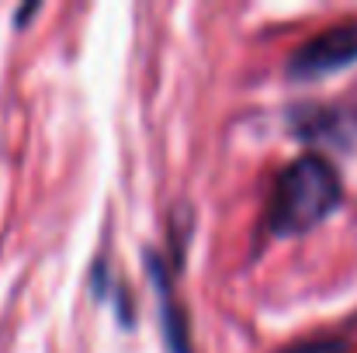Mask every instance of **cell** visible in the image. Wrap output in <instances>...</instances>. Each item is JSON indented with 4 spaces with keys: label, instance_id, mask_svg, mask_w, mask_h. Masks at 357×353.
Returning a JSON list of instances; mask_svg holds the SVG:
<instances>
[{
    "label": "cell",
    "instance_id": "6da1fadb",
    "mask_svg": "<svg viewBox=\"0 0 357 353\" xmlns=\"http://www.w3.org/2000/svg\"><path fill=\"white\" fill-rule=\"evenodd\" d=\"M340 205V177L323 156L295 159L274 184L267 222L274 233L295 235L319 226Z\"/></svg>",
    "mask_w": 357,
    "mask_h": 353
},
{
    "label": "cell",
    "instance_id": "3957f363",
    "mask_svg": "<svg viewBox=\"0 0 357 353\" xmlns=\"http://www.w3.org/2000/svg\"><path fill=\"white\" fill-rule=\"evenodd\" d=\"M281 353H347L344 340H330V336H319V340H302V343H291L288 350Z\"/></svg>",
    "mask_w": 357,
    "mask_h": 353
},
{
    "label": "cell",
    "instance_id": "7a4b0ae2",
    "mask_svg": "<svg viewBox=\"0 0 357 353\" xmlns=\"http://www.w3.org/2000/svg\"><path fill=\"white\" fill-rule=\"evenodd\" d=\"M351 63H357V21H340L319 31L316 38H309L295 52L291 70L302 77H319V73L344 70Z\"/></svg>",
    "mask_w": 357,
    "mask_h": 353
}]
</instances>
